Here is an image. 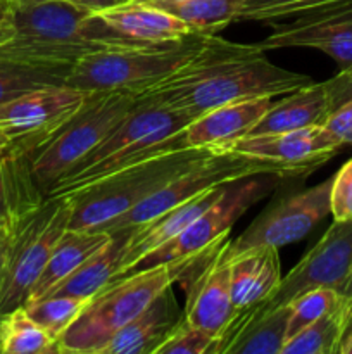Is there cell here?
<instances>
[{"mask_svg":"<svg viewBox=\"0 0 352 354\" xmlns=\"http://www.w3.org/2000/svg\"><path fill=\"white\" fill-rule=\"evenodd\" d=\"M351 327L352 290H347L328 313L292 335L283 344L282 354H340V346Z\"/></svg>","mask_w":352,"mask_h":354,"instance_id":"cell-25","label":"cell"},{"mask_svg":"<svg viewBox=\"0 0 352 354\" xmlns=\"http://www.w3.org/2000/svg\"><path fill=\"white\" fill-rule=\"evenodd\" d=\"M10 242H12V225L0 227V292H2L3 280H6Z\"/></svg>","mask_w":352,"mask_h":354,"instance_id":"cell-36","label":"cell"},{"mask_svg":"<svg viewBox=\"0 0 352 354\" xmlns=\"http://www.w3.org/2000/svg\"><path fill=\"white\" fill-rule=\"evenodd\" d=\"M245 2L247 0H186V2L154 3V7L182 19L192 28L193 33L217 35V31L237 21Z\"/></svg>","mask_w":352,"mask_h":354,"instance_id":"cell-26","label":"cell"},{"mask_svg":"<svg viewBox=\"0 0 352 354\" xmlns=\"http://www.w3.org/2000/svg\"><path fill=\"white\" fill-rule=\"evenodd\" d=\"M214 346H216L214 335L186 324L183 318L154 354H213Z\"/></svg>","mask_w":352,"mask_h":354,"instance_id":"cell-32","label":"cell"},{"mask_svg":"<svg viewBox=\"0 0 352 354\" xmlns=\"http://www.w3.org/2000/svg\"><path fill=\"white\" fill-rule=\"evenodd\" d=\"M12 144L14 142L10 140L6 133H2V131H0V154H3V152H6Z\"/></svg>","mask_w":352,"mask_h":354,"instance_id":"cell-39","label":"cell"},{"mask_svg":"<svg viewBox=\"0 0 352 354\" xmlns=\"http://www.w3.org/2000/svg\"><path fill=\"white\" fill-rule=\"evenodd\" d=\"M280 180H283L282 176L264 173L230 182L209 209L204 211L182 234L144 256L126 275L164 263L182 261L230 235L231 227L240 220L242 214L247 213L255 203L268 197L276 189Z\"/></svg>","mask_w":352,"mask_h":354,"instance_id":"cell-9","label":"cell"},{"mask_svg":"<svg viewBox=\"0 0 352 354\" xmlns=\"http://www.w3.org/2000/svg\"><path fill=\"white\" fill-rule=\"evenodd\" d=\"M264 173L278 175L282 178L304 176L299 169L280 165V162L248 158V156L214 154L213 152L207 158L193 162L185 171L175 176L171 182H168L164 187L145 197L137 206L131 207L128 213L121 214L99 230L107 232V234L133 230V228L157 220L159 216L171 211L173 207L199 196L204 190H209L216 185H224V183L235 182L238 178H245V176L264 175Z\"/></svg>","mask_w":352,"mask_h":354,"instance_id":"cell-7","label":"cell"},{"mask_svg":"<svg viewBox=\"0 0 352 354\" xmlns=\"http://www.w3.org/2000/svg\"><path fill=\"white\" fill-rule=\"evenodd\" d=\"M349 3H352V0H247L237 21L273 24Z\"/></svg>","mask_w":352,"mask_h":354,"instance_id":"cell-29","label":"cell"},{"mask_svg":"<svg viewBox=\"0 0 352 354\" xmlns=\"http://www.w3.org/2000/svg\"><path fill=\"white\" fill-rule=\"evenodd\" d=\"M340 290L330 287H317V289L306 290L293 297L285 304L289 308V325H286V341L302 328L323 317L331 310L340 299Z\"/></svg>","mask_w":352,"mask_h":354,"instance_id":"cell-31","label":"cell"},{"mask_svg":"<svg viewBox=\"0 0 352 354\" xmlns=\"http://www.w3.org/2000/svg\"><path fill=\"white\" fill-rule=\"evenodd\" d=\"M88 301L72 296H47L33 303H26L24 308L47 330V334L57 341L85 310Z\"/></svg>","mask_w":352,"mask_h":354,"instance_id":"cell-30","label":"cell"},{"mask_svg":"<svg viewBox=\"0 0 352 354\" xmlns=\"http://www.w3.org/2000/svg\"><path fill=\"white\" fill-rule=\"evenodd\" d=\"M300 73L273 64L257 44H235L209 35L197 57L137 99L150 100L192 116L240 100L290 93L311 85Z\"/></svg>","mask_w":352,"mask_h":354,"instance_id":"cell-1","label":"cell"},{"mask_svg":"<svg viewBox=\"0 0 352 354\" xmlns=\"http://www.w3.org/2000/svg\"><path fill=\"white\" fill-rule=\"evenodd\" d=\"M131 232L133 230H121L110 234V239L106 245H102L95 254L90 256L71 275L52 287L43 297L72 296L81 297V299H92L97 292H100L104 287L116 280L117 272H119L128 254V249H130Z\"/></svg>","mask_w":352,"mask_h":354,"instance_id":"cell-22","label":"cell"},{"mask_svg":"<svg viewBox=\"0 0 352 354\" xmlns=\"http://www.w3.org/2000/svg\"><path fill=\"white\" fill-rule=\"evenodd\" d=\"M269 37L259 41L262 50L304 47L330 55L340 71L352 68V3L273 23Z\"/></svg>","mask_w":352,"mask_h":354,"instance_id":"cell-15","label":"cell"},{"mask_svg":"<svg viewBox=\"0 0 352 354\" xmlns=\"http://www.w3.org/2000/svg\"><path fill=\"white\" fill-rule=\"evenodd\" d=\"M7 9H9V0H0V23H2L3 17H6Z\"/></svg>","mask_w":352,"mask_h":354,"instance_id":"cell-40","label":"cell"},{"mask_svg":"<svg viewBox=\"0 0 352 354\" xmlns=\"http://www.w3.org/2000/svg\"><path fill=\"white\" fill-rule=\"evenodd\" d=\"M324 86L328 95V109L331 113L347 100H352V68L338 71L333 78L324 82Z\"/></svg>","mask_w":352,"mask_h":354,"instance_id":"cell-35","label":"cell"},{"mask_svg":"<svg viewBox=\"0 0 352 354\" xmlns=\"http://www.w3.org/2000/svg\"><path fill=\"white\" fill-rule=\"evenodd\" d=\"M271 104V97H261L214 107L195 118L183 130L185 145L192 149H209L211 152L217 151L223 145L248 135Z\"/></svg>","mask_w":352,"mask_h":354,"instance_id":"cell-17","label":"cell"},{"mask_svg":"<svg viewBox=\"0 0 352 354\" xmlns=\"http://www.w3.org/2000/svg\"><path fill=\"white\" fill-rule=\"evenodd\" d=\"M323 127L340 142L342 145H352V100H347L331 111L324 120Z\"/></svg>","mask_w":352,"mask_h":354,"instance_id":"cell-34","label":"cell"},{"mask_svg":"<svg viewBox=\"0 0 352 354\" xmlns=\"http://www.w3.org/2000/svg\"><path fill=\"white\" fill-rule=\"evenodd\" d=\"M226 185L228 183L216 185L209 190H204L199 196L192 197V199L185 201L179 206L173 207L171 211L159 216L157 220L141 225L138 228H133L130 239V249H128L126 258H124L123 265H121L119 272H117L116 280L126 275L148 252H152L159 245H162L164 242L171 241L173 237L182 234L190 223H193L204 211L209 209L219 199Z\"/></svg>","mask_w":352,"mask_h":354,"instance_id":"cell-19","label":"cell"},{"mask_svg":"<svg viewBox=\"0 0 352 354\" xmlns=\"http://www.w3.org/2000/svg\"><path fill=\"white\" fill-rule=\"evenodd\" d=\"M330 203L333 220H352V158L333 176Z\"/></svg>","mask_w":352,"mask_h":354,"instance_id":"cell-33","label":"cell"},{"mask_svg":"<svg viewBox=\"0 0 352 354\" xmlns=\"http://www.w3.org/2000/svg\"><path fill=\"white\" fill-rule=\"evenodd\" d=\"M330 114L324 82L311 83L299 90L286 93L280 102H273L264 116L257 121L248 135L282 133L300 128L323 124ZM247 137V135H245Z\"/></svg>","mask_w":352,"mask_h":354,"instance_id":"cell-23","label":"cell"},{"mask_svg":"<svg viewBox=\"0 0 352 354\" xmlns=\"http://www.w3.org/2000/svg\"><path fill=\"white\" fill-rule=\"evenodd\" d=\"M230 235L183 261L178 282L186 294L183 318L217 341L237 315L231 301Z\"/></svg>","mask_w":352,"mask_h":354,"instance_id":"cell-10","label":"cell"},{"mask_svg":"<svg viewBox=\"0 0 352 354\" xmlns=\"http://www.w3.org/2000/svg\"><path fill=\"white\" fill-rule=\"evenodd\" d=\"M57 341L28 313L24 306L0 317V354H52Z\"/></svg>","mask_w":352,"mask_h":354,"instance_id":"cell-27","label":"cell"},{"mask_svg":"<svg viewBox=\"0 0 352 354\" xmlns=\"http://www.w3.org/2000/svg\"><path fill=\"white\" fill-rule=\"evenodd\" d=\"M340 354H352V327L344 337V342L340 346Z\"/></svg>","mask_w":352,"mask_h":354,"instance_id":"cell-38","label":"cell"},{"mask_svg":"<svg viewBox=\"0 0 352 354\" xmlns=\"http://www.w3.org/2000/svg\"><path fill=\"white\" fill-rule=\"evenodd\" d=\"M9 2H40V0H9ZM71 2L83 3V6H88L92 7V9L99 10V9H104V7L114 6V3L117 2H123V0H71Z\"/></svg>","mask_w":352,"mask_h":354,"instance_id":"cell-37","label":"cell"},{"mask_svg":"<svg viewBox=\"0 0 352 354\" xmlns=\"http://www.w3.org/2000/svg\"><path fill=\"white\" fill-rule=\"evenodd\" d=\"M289 308L259 311L254 306L238 310L213 354H282L286 342Z\"/></svg>","mask_w":352,"mask_h":354,"instance_id":"cell-16","label":"cell"},{"mask_svg":"<svg viewBox=\"0 0 352 354\" xmlns=\"http://www.w3.org/2000/svg\"><path fill=\"white\" fill-rule=\"evenodd\" d=\"M317 287L347 292L352 290V220H333L323 237L302 256L280 282L268 301L254 304L255 310L269 311L285 306L306 290Z\"/></svg>","mask_w":352,"mask_h":354,"instance_id":"cell-11","label":"cell"},{"mask_svg":"<svg viewBox=\"0 0 352 354\" xmlns=\"http://www.w3.org/2000/svg\"><path fill=\"white\" fill-rule=\"evenodd\" d=\"M68 197H47L38 209L12 225L9 261L0 292V317L26 303L55 244L69 228Z\"/></svg>","mask_w":352,"mask_h":354,"instance_id":"cell-8","label":"cell"},{"mask_svg":"<svg viewBox=\"0 0 352 354\" xmlns=\"http://www.w3.org/2000/svg\"><path fill=\"white\" fill-rule=\"evenodd\" d=\"M131 92H90L75 114L31 152V173L41 192L78 165L137 107Z\"/></svg>","mask_w":352,"mask_h":354,"instance_id":"cell-6","label":"cell"},{"mask_svg":"<svg viewBox=\"0 0 352 354\" xmlns=\"http://www.w3.org/2000/svg\"><path fill=\"white\" fill-rule=\"evenodd\" d=\"M88 93L69 85L31 90L0 106V131L33 152L78 111Z\"/></svg>","mask_w":352,"mask_h":354,"instance_id":"cell-13","label":"cell"},{"mask_svg":"<svg viewBox=\"0 0 352 354\" xmlns=\"http://www.w3.org/2000/svg\"><path fill=\"white\" fill-rule=\"evenodd\" d=\"M209 154V149H173L68 194L64 197L71 203L69 228L99 230Z\"/></svg>","mask_w":352,"mask_h":354,"instance_id":"cell-4","label":"cell"},{"mask_svg":"<svg viewBox=\"0 0 352 354\" xmlns=\"http://www.w3.org/2000/svg\"><path fill=\"white\" fill-rule=\"evenodd\" d=\"M342 149L344 145L323 124H314L282 133L247 135L223 145L214 154H238L280 162L307 176L335 158Z\"/></svg>","mask_w":352,"mask_h":354,"instance_id":"cell-14","label":"cell"},{"mask_svg":"<svg viewBox=\"0 0 352 354\" xmlns=\"http://www.w3.org/2000/svg\"><path fill=\"white\" fill-rule=\"evenodd\" d=\"M137 2L150 3V6H154V3H161V2H186V0H137Z\"/></svg>","mask_w":352,"mask_h":354,"instance_id":"cell-41","label":"cell"},{"mask_svg":"<svg viewBox=\"0 0 352 354\" xmlns=\"http://www.w3.org/2000/svg\"><path fill=\"white\" fill-rule=\"evenodd\" d=\"M69 69L0 59V106L31 90L66 85Z\"/></svg>","mask_w":352,"mask_h":354,"instance_id":"cell-28","label":"cell"},{"mask_svg":"<svg viewBox=\"0 0 352 354\" xmlns=\"http://www.w3.org/2000/svg\"><path fill=\"white\" fill-rule=\"evenodd\" d=\"M182 320L183 311L169 286L137 318L116 332L99 354H154Z\"/></svg>","mask_w":352,"mask_h":354,"instance_id":"cell-18","label":"cell"},{"mask_svg":"<svg viewBox=\"0 0 352 354\" xmlns=\"http://www.w3.org/2000/svg\"><path fill=\"white\" fill-rule=\"evenodd\" d=\"M331 183L328 178L311 189L271 204L230 244L231 256L259 245L283 248L300 241L331 213Z\"/></svg>","mask_w":352,"mask_h":354,"instance_id":"cell-12","label":"cell"},{"mask_svg":"<svg viewBox=\"0 0 352 354\" xmlns=\"http://www.w3.org/2000/svg\"><path fill=\"white\" fill-rule=\"evenodd\" d=\"M183 261L138 270L104 287L57 339V354H99L116 332L178 282Z\"/></svg>","mask_w":352,"mask_h":354,"instance_id":"cell-3","label":"cell"},{"mask_svg":"<svg viewBox=\"0 0 352 354\" xmlns=\"http://www.w3.org/2000/svg\"><path fill=\"white\" fill-rule=\"evenodd\" d=\"M95 12L117 31L137 40L166 44L197 35L188 24L173 14L137 0H123Z\"/></svg>","mask_w":352,"mask_h":354,"instance_id":"cell-21","label":"cell"},{"mask_svg":"<svg viewBox=\"0 0 352 354\" xmlns=\"http://www.w3.org/2000/svg\"><path fill=\"white\" fill-rule=\"evenodd\" d=\"M209 35H193L179 41L145 48L97 52L81 57L69 69L68 83L83 92H131L135 97L179 71L199 55Z\"/></svg>","mask_w":352,"mask_h":354,"instance_id":"cell-5","label":"cell"},{"mask_svg":"<svg viewBox=\"0 0 352 354\" xmlns=\"http://www.w3.org/2000/svg\"><path fill=\"white\" fill-rule=\"evenodd\" d=\"M231 301L237 310H245L268 301L282 282L278 249L259 245L231 256Z\"/></svg>","mask_w":352,"mask_h":354,"instance_id":"cell-20","label":"cell"},{"mask_svg":"<svg viewBox=\"0 0 352 354\" xmlns=\"http://www.w3.org/2000/svg\"><path fill=\"white\" fill-rule=\"evenodd\" d=\"M155 45L161 44L121 33L95 9L71 0L9 2L0 23V59L35 66L72 68L76 61L97 52Z\"/></svg>","mask_w":352,"mask_h":354,"instance_id":"cell-2","label":"cell"},{"mask_svg":"<svg viewBox=\"0 0 352 354\" xmlns=\"http://www.w3.org/2000/svg\"><path fill=\"white\" fill-rule=\"evenodd\" d=\"M109 239L110 234L104 230L68 228L55 244L54 251H52L41 275L38 277L37 283L31 289L26 303H33V301L43 297L52 287L62 282L66 277H69L76 268H79V265H83L90 256L95 254L102 245H106Z\"/></svg>","mask_w":352,"mask_h":354,"instance_id":"cell-24","label":"cell"}]
</instances>
